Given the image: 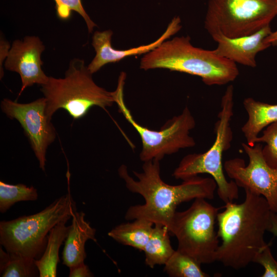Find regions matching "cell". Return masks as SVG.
<instances>
[{
	"label": "cell",
	"mask_w": 277,
	"mask_h": 277,
	"mask_svg": "<svg viewBox=\"0 0 277 277\" xmlns=\"http://www.w3.org/2000/svg\"><path fill=\"white\" fill-rule=\"evenodd\" d=\"M154 224L144 219L121 224L110 230L108 235L116 242L143 251L152 232Z\"/></svg>",
	"instance_id": "18"
},
{
	"label": "cell",
	"mask_w": 277,
	"mask_h": 277,
	"mask_svg": "<svg viewBox=\"0 0 277 277\" xmlns=\"http://www.w3.org/2000/svg\"><path fill=\"white\" fill-rule=\"evenodd\" d=\"M143 251L146 264L152 268L156 265H165L174 252L167 227L155 224Z\"/></svg>",
	"instance_id": "19"
},
{
	"label": "cell",
	"mask_w": 277,
	"mask_h": 277,
	"mask_svg": "<svg viewBox=\"0 0 277 277\" xmlns=\"http://www.w3.org/2000/svg\"><path fill=\"white\" fill-rule=\"evenodd\" d=\"M264 143L262 154L267 164L271 167L277 169V122L266 127L262 135L259 136L255 143Z\"/></svg>",
	"instance_id": "23"
},
{
	"label": "cell",
	"mask_w": 277,
	"mask_h": 277,
	"mask_svg": "<svg viewBox=\"0 0 277 277\" xmlns=\"http://www.w3.org/2000/svg\"><path fill=\"white\" fill-rule=\"evenodd\" d=\"M164 271L171 277H208L195 260L177 249L165 263Z\"/></svg>",
	"instance_id": "21"
},
{
	"label": "cell",
	"mask_w": 277,
	"mask_h": 277,
	"mask_svg": "<svg viewBox=\"0 0 277 277\" xmlns=\"http://www.w3.org/2000/svg\"><path fill=\"white\" fill-rule=\"evenodd\" d=\"M242 146L248 157V164L239 157L229 159L224 164L226 174L239 187L263 196L277 215V169L266 162L261 143L251 146L243 143Z\"/></svg>",
	"instance_id": "10"
},
{
	"label": "cell",
	"mask_w": 277,
	"mask_h": 277,
	"mask_svg": "<svg viewBox=\"0 0 277 277\" xmlns=\"http://www.w3.org/2000/svg\"><path fill=\"white\" fill-rule=\"evenodd\" d=\"M268 231L277 237V215L273 212L272 214L271 225Z\"/></svg>",
	"instance_id": "28"
},
{
	"label": "cell",
	"mask_w": 277,
	"mask_h": 277,
	"mask_svg": "<svg viewBox=\"0 0 277 277\" xmlns=\"http://www.w3.org/2000/svg\"><path fill=\"white\" fill-rule=\"evenodd\" d=\"M85 213L75 211L65 241L62 252L63 264L71 268L84 263L86 258L85 244L89 240L95 242L96 230L85 219Z\"/></svg>",
	"instance_id": "15"
},
{
	"label": "cell",
	"mask_w": 277,
	"mask_h": 277,
	"mask_svg": "<svg viewBox=\"0 0 277 277\" xmlns=\"http://www.w3.org/2000/svg\"><path fill=\"white\" fill-rule=\"evenodd\" d=\"M145 70L162 68L197 76L207 85H223L239 74L236 64L214 50L193 46L189 36L167 39L145 54L140 62Z\"/></svg>",
	"instance_id": "3"
},
{
	"label": "cell",
	"mask_w": 277,
	"mask_h": 277,
	"mask_svg": "<svg viewBox=\"0 0 277 277\" xmlns=\"http://www.w3.org/2000/svg\"><path fill=\"white\" fill-rule=\"evenodd\" d=\"M181 28V18L179 16L175 17L169 23L165 32L155 41L126 50H117L111 46V37L113 34L111 30L95 31L92 36V45L96 54L87 66L88 69L93 74L107 64L119 62L128 56L146 54L176 34Z\"/></svg>",
	"instance_id": "13"
},
{
	"label": "cell",
	"mask_w": 277,
	"mask_h": 277,
	"mask_svg": "<svg viewBox=\"0 0 277 277\" xmlns=\"http://www.w3.org/2000/svg\"><path fill=\"white\" fill-rule=\"evenodd\" d=\"M126 77V73L121 72L117 88L112 92V95L119 111L141 137L142 149L140 157L142 161H160L165 155L195 146V142L190 135V131L194 128L195 121L188 107L184 109L181 114L167 122L159 130H151L137 123L124 101Z\"/></svg>",
	"instance_id": "8"
},
{
	"label": "cell",
	"mask_w": 277,
	"mask_h": 277,
	"mask_svg": "<svg viewBox=\"0 0 277 277\" xmlns=\"http://www.w3.org/2000/svg\"><path fill=\"white\" fill-rule=\"evenodd\" d=\"M265 42L271 46H277V29L271 33L266 38Z\"/></svg>",
	"instance_id": "29"
},
{
	"label": "cell",
	"mask_w": 277,
	"mask_h": 277,
	"mask_svg": "<svg viewBox=\"0 0 277 277\" xmlns=\"http://www.w3.org/2000/svg\"><path fill=\"white\" fill-rule=\"evenodd\" d=\"M45 47L40 38L36 36H26L23 41H13L5 62V68L18 73L22 87L18 97L28 87L35 84L40 85L48 80L42 69L43 62L41 54Z\"/></svg>",
	"instance_id": "12"
},
{
	"label": "cell",
	"mask_w": 277,
	"mask_h": 277,
	"mask_svg": "<svg viewBox=\"0 0 277 277\" xmlns=\"http://www.w3.org/2000/svg\"><path fill=\"white\" fill-rule=\"evenodd\" d=\"M0 273L2 277L39 276L35 260L4 251L0 248Z\"/></svg>",
	"instance_id": "20"
},
{
	"label": "cell",
	"mask_w": 277,
	"mask_h": 277,
	"mask_svg": "<svg viewBox=\"0 0 277 277\" xmlns=\"http://www.w3.org/2000/svg\"><path fill=\"white\" fill-rule=\"evenodd\" d=\"M9 47V45L8 43L6 42V41H4L3 39H1V64H2V62L6 59L9 50L8 48Z\"/></svg>",
	"instance_id": "27"
},
{
	"label": "cell",
	"mask_w": 277,
	"mask_h": 277,
	"mask_svg": "<svg viewBox=\"0 0 277 277\" xmlns=\"http://www.w3.org/2000/svg\"><path fill=\"white\" fill-rule=\"evenodd\" d=\"M243 106L248 120L242 127L246 143L253 146L259 133L268 125L277 122V104H269L252 97H247Z\"/></svg>",
	"instance_id": "16"
},
{
	"label": "cell",
	"mask_w": 277,
	"mask_h": 277,
	"mask_svg": "<svg viewBox=\"0 0 277 277\" xmlns=\"http://www.w3.org/2000/svg\"><path fill=\"white\" fill-rule=\"evenodd\" d=\"M37 190L33 186L23 184H9L0 182V211L6 212L15 203L21 201L37 200Z\"/></svg>",
	"instance_id": "22"
},
{
	"label": "cell",
	"mask_w": 277,
	"mask_h": 277,
	"mask_svg": "<svg viewBox=\"0 0 277 277\" xmlns=\"http://www.w3.org/2000/svg\"><path fill=\"white\" fill-rule=\"evenodd\" d=\"M276 15L273 0H209L204 27L211 36L236 38L256 32Z\"/></svg>",
	"instance_id": "9"
},
{
	"label": "cell",
	"mask_w": 277,
	"mask_h": 277,
	"mask_svg": "<svg viewBox=\"0 0 277 277\" xmlns=\"http://www.w3.org/2000/svg\"><path fill=\"white\" fill-rule=\"evenodd\" d=\"M277 3V0H273Z\"/></svg>",
	"instance_id": "30"
},
{
	"label": "cell",
	"mask_w": 277,
	"mask_h": 277,
	"mask_svg": "<svg viewBox=\"0 0 277 277\" xmlns=\"http://www.w3.org/2000/svg\"><path fill=\"white\" fill-rule=\"evenodd\" d=\"M1 107L8 117L14 118L20 123L38 161L40 168L45 171L46 151L56 136L51 119L46 113L45 98L27 104L4 98Z\"/></svg>",
	"instance_id": "11"
},
{
	"label": "cell",
	"mask_w": 277,
	"mask_h": 277,
	"mask_svg": "<svg viewBox=\"0 0 277 277\" xmlns=\"http://www.w3.org/2000/svg\"><path fill=\"white\" fill-rule=\"evenodd\" d=\"M252 263L259 264L264 268L262 277H277V261L274 258L270 245L267 244L255 255Z\"/></svg>",
	"instance_id": "25"
},
{
	"label": "cell",
	"mask_w": 277,
	"mask_h": 277,
	"mask_svg": "<svg viewBox=\"0 0 277 277\" xmlns=\"http://www.w3.org/2000/svg\"><path fill=\"white\" fill-rule=\"evenodd\" d=\"M76 211L69 189L41 211L0 222V243L10 253L39 259L47 244L49 232Z\"/></svg>",
	"instance_id": "6"
},
{
	"label": "cell",
	"mask_w": 277,
	"mask_h": 277,
	"mask_svg": "<svg viewBox=\"0 0 277 277\" xmlns=\"http://www.w3.org/2000/svg\"><path fill=\"white\" fill-rule=\"evenodd\" d=\"M233 87L228 86L221 100V109L214 125L215 138L212 145L204 153L189 154L184 156L175 168L173 176L183 180L207 173L217 185L219 198L225 203L239 197L238 186L233 181L225 177L222 164L224 152L231 147L233 132L230 125L233 115Z\"/></svg>",
	"instance_id": "5"
},
{
	"label": "cell",
	"mask_w": 277,
	"mask_h": 277,
	"mask_svg": "<svg viewBox=\"0 0 277 277\" xmlns=\"http://www.w3.org/2000/svg\"><path fill=\"white\" fill-rule=\"evenodd\" d=\"M244 201L240 204L225 203L219 212L217 234L221 240L216 261L235 270L251 263L267 243L265 233L271 225L272 212L262 195L244 189Z\"/></svg>",
	"instance_id": "2"
},
{
	"label": "cell",
	"mask_w": 277,
	"mask_h": 277,
	"mask_svg": "<svg viewBox=\"0 0 277 277\" xmlns=\"http://www.w3.org/2000/svg\"><path fill=\"white\" fill-rule=\"evenodd\" d=\"M160 161L153 160L145 162L142 172H133L136 180L129 175L124 165L118 168V173L127 189L140 194L145 200L143 205L130 206L125 219H144L154 224L163 225L169 230L180 204L197 198L213 199L217 185L212 177L198 175L183 180L179 185L168 184L161 177Z\"/></svg>",
	"instance_id": "1"
},
{
	"label": "cell",
	"mask_w": 277,
	"mask_h": 277,
	"mask_svg": "<svg viewBox=\"0 0 277 277\" xmlns=\"http://www.w3.org/2000/svg\"><path fill=\"white\" fill-rule=\"evenodd\" d=\"M70 268V277H91L93 276L88 266L84 262Z\"/></svg>",
	"instance_id": "26"
},
{
	"label": "cell",
	"mask_w": 277,
	"mask_h": 277,
	"mask_svg": "<svg viewBox=\"0 0 277 277\" xmlns=\"http://www.w3.org/2000/svg\"><path fill=\"white\" fill-rule=\"evenodd\" d=\"M68 221H61L51 229L43 255L39 259L35 260L39 277L56 276L60 248L66 240L70 227V225H66Z\"/></svg>",
	"instance_id": "17"
},
{
	"label": "cell",
	"mask_w": 277,
	"mask_h": 277,
	"mask_svg": "<svg viewBox=\"0 0 277 277\" xmlns=\"http://www.w3.org/2000/svg\"><path fill=\"white\" fill-rule=\"evenodd\" d=\"M272 31L268 25L252 34L239 37L229 38L216 34L211 36L217 43L214 50L217 55L236 64L254 68L257 54L271 46L265 39Z\"/></svg>",
	"instance_id": "14"
},
{
	"label": "cell",
	"mask_w": 277,
	"mask_h": 277,
	"mask_svg": "<svg viewBox=\"0 0 277 277\" xmlns=\"http://www.w3.org/2000/svg\"><path fill=\"white\" fill-rule=\"evenodd\" d=\"M219 210L206 199L197 198L187 209L176 211L169 231L177 239V250L201 264L216 261L220 244L215 224Z\"/></svg>",
	"instance_id": "7"
},
{
	"label": "cell",
	"mask_w": 277,
	"mask_h": 277,
	"mask_svg": "<svg viewBox=\"0 0 277 277\" xmlns=\"http://www.w3.org/2000/svg\"><path fill=\"white\" fill-rule=\"evenodd\" d=\"M92 74L79 58L71 60L64 78L49 76L41 85L46 101V113L51 119L59 109L65 110L74 120L81 118L93 106L104 109L115 103L112 92L97 85Z\"/></svg>",
	"instance_id": "4"
},
{
	"label": "cell",
	"mask_w": 277,
	"mask_h": 277,
	"mask_svg": "<svg viewBox=\"0 0 277 277\" xmlns=\"http://www.w3.org/2000/svg\"><path fill=\"white\" fill-rule=\"evenodd\" d=\"M57 16L63 21L69 19L73 11L77 12L85 20L88 30L91 33L96 25L90 19L85 11L82 0H54Z\"/></svg>",
	"instance_id": "24"
}]
</instances>
